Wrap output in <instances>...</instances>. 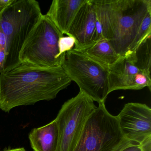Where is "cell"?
Returning a JSON list of instances; mask_svg holds the SVG:
<instances>
[{
	"instance_id": "1",
	"label": "cell",
	"mask_w": 151,
	"mask_h": 151,
	"mask_svg": "<svg viewBox=\"0 0 151 151\" xmlns=\"http://www.w3.org/2000/svg\"><path fill=\"white\" fill-rule=\"evenodd\" d=\"M62 66L44 68L18 62L0 73V109L33 105L56 98L71 83Z\"/></svg>"
},
{
	"instance_id": "2",
	"label": "cell",
	"mask_w": 151,
	"mask_h": 151,
	"mask_svg": "<svg viewBox=\"0 0 151 151\" xmlns=\"http://www.w3.org/2000/svg\"><path fill=\"white\" fill-rule=\"evenodd\" d=\"M97 21L95 41L105 39L120 56L133 43L149 10L151 0H94Z\"/></svg>"
},
{
	"instance_id": "3",
	"label": "cell",
	"mask_w": 151,
	"mask_h": 151,
	"mask_svg": "<svg viewBox=\"0 0 151 151\" xmlns=\"http://www.w3.org/2000/svg\"><path fill=\"white\" fill-rule=\"evenodd\" d=\"M43 15L35 0H14L0 14V27L6 38L5 69L19 62L25 40Z\"/></svg>"
},
{
	"instance_id": "4",
	"label": "cell",
	"mask_w": 151,
	"mask_h": 151,
	"mask_svg": "<svg viewBox=\"0 0 151 151\" xmlns=\"http://www.w3.org/2000/svg\"><path fill=\"white\" fill-rule=\"evenodd\" d=\"M135 144L123 135L116 116L108 111L105 103H99L87 119L73 151H122Z\"/></svg>"
},
{
	"instance_id": "5",
	"label": "cell",
	"mask_w": 151,
	"mask_h": 151,
	"mask_svg": "<svg viewBox=\"0 0 151 151\" xmlns=\"http://www.w3.org/2000/svg\"><path fill=\"white\" fill-rule=\"evenodd\" d=\"M63 35L46 15H43L25 40L19 55V61L44 68L62 65L59 41Z\"/></svg>"
},
{
	"instance_id": "6",
	"label": "cell",
	"mask_w": 151,
	"mask_h": 151,
	"mask_svg": "<svg viewBox=\"0 0 151 151\" xmlns=\"http://www.w3.org/2000/svg\"><path fill=\"white\" fill-rule=\"evenodd\" d=\"M62 67L80 91L93 101L105 103L109 93V69L74 49L64 55Z\"/></svg>"
},
{
	"instance_id": "7",
	"label": "cell",
	"mask_w": 151,
	"mask_h": 151,
	"mask_svg": "<svg viewBox=\"0 0 151 151\" xmlns=\"http://www.w3.org/2000/svg\"><path fill=\"white\" fill-rule=\"evenodd\" d=\"M96 108L93 101L81 91L64 102L54 120L59 131L57 151H73L87 119Z\"/></svg>"
},
{
	"instance_id": "8",
	"label": "cell",
	"mask_w": 151,
	"mask_h": 151,
	"mask_svg": "<svg viewBox=\"0 0 151 151\" xmlns=\"http://www.w3.org/2000/svg\"><path fill=\"white\" fill-rule=\"evenodd\" d=\"M109 93L117 90H139L151 89V73L136 66L128 54L121 56L109 69Z\"/></svg>"
},
{
	"instance_id": "9",
	"label": "cell",
	"mask_w": 151,
	"mask_h": 151,
	"mask_svg": "<svg viewBox=\"0 0 151 151\" xmlns=\"http://www.w3.org/2000/svg\"><path fill=\"white\" fill-rule=\"evenodd\" d=\"M116 116L120 130L128 140L139 145L151 137V109L146 104L127 103Z\"/></svg>"
},
{
	"instance_id": "10",
	"label": "cell",
	"mask_w": 151,
	"mask_h": 151,
	"mask_svg": "<svg viewBox=\"0 0 151 151\" xmlns=\"http://www.w3.org/2000/svg\"><path fill=\"white\" fill-rule=\"evenodd\" d=\"M96 21L94 0H86L77 13L67 34L75 39L73 49L81 52L95 43Z\"/></svg>"
},
{
	"instance_id": "11",
	"label": "cell",
	"mask_w": 151,
	"mask_h": 151,
	"mask_svg": "<svg viewBox=\"0 0 151 151\" xmlns=\"http://www.w3.org/2000/svg\"><path fill=\"white\" fill-rule=\"evenodd\" d=\"M86 0H54L45 14L63 35H67L81 6Z\"/></svg>"
},
{
	"instance_id": "12",
	"label": "cell",
	"mask_w": 151,
	"mask_h": 151,
	"mask_svg": "<svg viewBox=\"0 0 151 151\" xmlns=\"http://www.w3.org/2000/svg\"><path fill=\"white\" fill-rule=\"evenodd\" d=\"M34 151H57L59 131L55 120L46 125L33 129L29 135Z\"/></svg>"
},
{
	"instance_id": "13",
	"label": "cell",
	"mask_w": 151,
	"mask_h": 151,
	"mask_svg": "<svg viewBox=\"0 0 151 151\" xmlns=\"http://www.w3.org/2000/svg\"><path fill=\"white\" fill-rule=\"evenodd\" d=\"M87 57L109 69L119 60L117 54L107 40H100L90 47L81 51Z\"/></svg>"
},
{
	"instance_id": "14",
	"label": "cell",
	"mask_w": 151,
	"mask_h": 151,
	"mask_svg": "<svg viewBox=\"0 0 151 151\" xmlns=\"http://www.w3.org/2000/svg\"><path fill=\"white\" fill-rule=\"evenodd\" d=\"M126 54L130 55L139 69L151 73V35L147 37L132 52Z\"/></svg>"
},
{
	"instance_id": "15",
	"label": "cell",
	"mask_w": 151,
	"mask_h": 151,
	"mask_svg": "<svg viewBox=\"0 0 151 151\" xmlns=\"http://www.w3.org/2000/svg\"><path fill=\"white\" fill-rule=\"evenodd\" d=\"M150 35H151V10L147 12L144 18L133 43L126 53L133 52Z\"/></svg>"
},
{
	"instance_id": "16",
	"label": "cell",
	"mask_w": 151,
	"mask_h": 151,
	"mask_svg": "<svg viewBox=\"0 0 151 151\" xmlns=\"http://www.w3.org/2000/svg\"><path fill=\"white\" fill-rule=\"evenodd\" d=\"M75 45V39L72 37L63 36L61 38L59 41V49L61 55L64 56L67 52L74 48Z\"/></svg>"
},
{
	"instance_id": "17",
	"label": "cell",
	"mask_w": 151,
	"mask_h": 151,
	"mask_svg": "<svg viewBox=\"0 0 151 151\" xmlns=\"http://www.w3.org/2000/svg\"><path fill=\"white\" fill-rule=\"evenodd\" d=\"M138 145L141 151H151V137L147 138Z\"/></svg>"
},
{
	"instance_id": "18",
	"label": "cell",
	"mask_w": 151,
	"mask_h": 151,
	"mask_svg": "<svg viewBox=\"0 0 151 151\" xmlns=\"http://www.w3.org/2000/svg\"><path fill=\"white\" fill-rule=\"evenodd\" d=\"M6 60V50L0 46V73L5 69Z\"/></svg>"
},
{
	"instance_id": "19",
	"label": "cell",
	"mask_w": 151,
	"mask_h": 151,
	"mask_svg": "<svg viewBox=\"0 0 151 151\" xmlns=\"http://www.w3.org/2000/svg\"><path fill=\"white\" fill-rule=\"evenodd\" d=\"M0 46L6 50V38L1 27H0Z\"/></svg>"
},
{
	"instance_id": "20",
	"label": "cell",
	"mask_w": 151,
	"mask_h": 151,
	"mask_svg": "<svg viewBox=\"0 0 151 151\" xmlns=\"http://www.w3.org/2000/svg\"><path fill=\"white\" fill-rule=\"evenodd\" d=\"M14 1V0H0V14Z\"/></svg>"
},
{
	"instance_id": "21",
	"label": "cell",
	"mask_w": 151,
	"mask_h": 151,
	"mask_svg": "<svg viewBox=\"0 0 151 151\" xmlns=\"http://www.w3.org/2000/svg\"><path fill=\"white\" fill-rule=\"evenodd\" d=\"M122 151H141L138 145L135 144L126 147Z\"/></svg>"
},
{
	"instance_id": "22",
	"label": "cell",
	"mask_w": 151,
	"mask_h": 151,
	"mask_svg": "<svg viewBox=\"0 0 151 151\" xmlns=\"http://www.w3.org/2000/svg\"><path fill=\"white\" fill-rule=\"evenodd\" d=\"M2 151H26V150L23 147H20V148H14V149H7L3 150Z\"/></svg>"
}]
</instances>
